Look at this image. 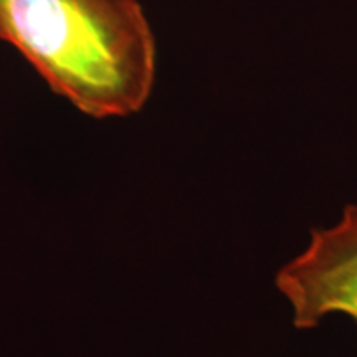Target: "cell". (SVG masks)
Returning a JSON list of instances; mask_svg holds the SVG:
<instances>
[{
    "label": "cell",
    "mask_w": 357,
    "mask_h": 357,
    "mask_svg": "<svg viewBox=\"0 0 357 357\" xmlns=\"http://www.w3.org/2000/svg\"><path fill=\"white\" fill-rule=\"evenodd\" d=\"M0 40L89 118L134 114L153 93L155 38L139 0H0Z\"/></svg>",
    "instance_id": "cell-1"
},
{
    "label": "cell",
    "mask_w": 357,
    "mask_h": 357,
    "mask_svg": "<svg viewBox=\"0 0 357 357\" xmlns=\"http://www.w3.org/2000/svg\"><path fill=\"white\" fill-rule=\"evenodd\" d=\"M275 287L300 331L334 314L357 323V202L347 204L333 225L311 230L306 248L276 271Z\"/></svg>",
    "instance_id": "cell-2"
}]
</instances>
